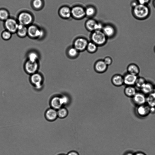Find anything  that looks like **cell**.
Masks as SVG:
<instances>
[{
	"label": "cell",
	"instance_id": "1",
	"mask_svg": "<svg viewBox=\"0 0 155 155\" xmlns=\"http://www.w3.org/2000/svg\"><path fill=\"white\" fill-rule=\"evenodd\" d=\"M132 12L136 18L139 19H144L149 16L150 10L147 5L138 4L133 8Z\"/></svg>",
	"mask_w": 155,
	"mask_h": 155
},
{
	"label": "cell",
	"instance_id": "2",
	"mask_svg": "<svg viewBox=\"0 0 155 155\" xmlns=\"http://www.w3.org/2000/svg\"><path fill=\"white\" fill-rule=\"evenodd\" d=\"M17 20L19 24L28 27L32 24L34 17L30 12L23 11L18 13Z\"/></svg>",
	"mask_w": 155,
	"mask_h": 155
},
{
	"label": "cell",
	"instance_id": "3",
	"mask_svg": "<svg viewBox=\"0 0 155 155\" xmlns=\"http://www.w3.org/2000/svg\"><path fill=\"white\" fill-rule=\"evenodd\" d=\"M91 37V41L97 46L104 45L107 41V38L102 30L93 31Z\"/></svg>",
	"mask_w": 155,
	"mask_h": 155
},
{
	"label": "cell",
	"instance_id": "4",
	"mask_svg": "<svg viewBox=\"0 0 155 155\" xmlns=\"http://www.w3.org/2000/svg\"><path fill=\"white\" fill-rule=\"evenodd\" d=\"M28 35L32 38H41L44 35V30L35 24H31L27 27Z\"/></svg>",
	"mask_w": 155,
	"mask_h": 155
},
{
	"label": "cell",
	"instance_id": "5",
	"mask_svg": "<svg viewBox=\"0 0 155 155\" xmlns=\"http://www.w3.org/2000/svg\"><path fill=\"white\" fill-rule=\"evenodd\" d=\"M18 25L17 19L10 17L3 22V26L5 30L12 34L16 32Z\"/></svg>",
	"mask_w": 155,
	"mask_h": 155
},
{
	"label": "cell",
	"instance_id": "6",
	"mask_svg": "<svg viewBox=\"0 0 155 155\" xmlns=\"http://www.w3.org/2000/svg\"><path fill=\"white\" fill-rule=\"evenodd\" d=\"M71 9V16L75 19H81L86 16L85 9L81 6H75Z\"/></svg>",
	"mask_w": 155,
	"mask_h": 155
},
{
	"label": "cell",
	"instance_id": "7",
	"mask_svg": "<svg viewBox=\"0 0 155 155\" xmlns=\"http://www.w3.org/2000/svg\"><path fill=\"white\" fill-rule=\"evenodd\" d=\"M85 38L79 37L76 39L74 42V46L79 51H82L86 49L88 43Z\"/></svg>",
	"mask_w": 155,
	"mask_h": 155
},
{
	"label": "cell",
	"instance_id": "8",
	"mask_svg": "<svg viewBox=\"0 0 155 155\" xmlns=\"http://www.w3.org/2000/svg\"><path fill=\"white\" fill-rule=\"evenodd\" d=\"M132 98L133 103L137 106L146 103V96L141 92H137Z\"/></svg>",
	"mask_w": 155,
	"mask_h": 155
},
{
	"label": "cell",
	"instance_id": "9",
	"mask_svg": "<svg viewBox=\"0 0 155 155\" xmlns=\"http://www.w3.org/2000/svg\"><path fill=\"white\" fill-rule=\"evenodd\" d=\"M150 107L147 104L137 106L136 112L137 115L141 117H145L150 113Z\"/></svg>",
	"mask_w": 155,
	"mask_h": 155
},
{
	"label": "cell",
	"instance_id": "10",
	"mask_svg": "<svg viewBox=\"0 0 155 155\" xmlns=\"http://www.w3.org/2000/svg\"><path fill=\"white\" fill-rule=\"evenodd\" d=\"M38 64L36 61L28 60L25 64V68L26 72L29 74L35 73L38 69Z\"/></svg>",
	"mask_w": 155,
	"mask_h": 155
},
{
	"label": "cell",
	"instance_id": "11",
	"mask_svg": "<svg viewBox=\"0 0 155 155\" xmlns=\"http://www.w3.org/2000/svg\"><path fill=\"white\" fill-rule=\"evenodd\" d=\"M59 16L64 19H68L71 16V9L68 6H63L58 10Z\"/></svg>",
	"mask_w": 155,
	"mask_h": 155
},
{
	"label": "cell",
	"instance_id": "12",
	"mask_svg": "<svg viewBox=\"0 0 155 155\" xmlns=\"http://www.w3.org/2000/svg\"><path fill=\"white\" fill-rule=\"evenodd\" d=\"M137 77V76L127 73L123 76L124 84L126 86H134Z\"/></svg>",
	"mask_w": 155,
	"mask_h": 155
},
{
	"label": "cell",
	"instance_id": "13",
	"mask_svg": "<svg viewBox=\"0 0 155 155\" xmlns=\"http://www.w3.org/2000/svg\"><path fill=\"white\" fill-rule=\"evenodd\" d=\"M46 119L50 121H53L58 117L57 110L52 108L48 109L45 113Z\"/></svg>",
	"mask_w": 155,
	"mask_h": 155
},
{
	"label": "cell",
	"instance_id": "14",
	"mask_svg": "<svg viewBox=\"0 0 155 155\" xmlns=\"http://www.w3.org/2000/svg\"><path fill=\"white\" fill-rule=\"evenodd\" d=\"M42 79V77L41 75L39 74L36 73L32 74L31 78V82L38 89L40 88L41 87Z\"/></svg>",
	"mask_w": 155,
	"mask_h": 155
},
{
	"label": "cell",
	"instance_id": "15",
	"mask_svg": "<svg viewBox=\"0 0 155 155\" xmlns=\"http://www.w3.org/2000/svg\"><path fill=\"white\" fill-rule=\"evenodd\" d=\"M107 66L103 60H99L95 63L94 69L97 72L102 73L106 71Z\"/></svg>",
	"mask_w": 155,
	"mask_h": 155
},
{
	"label": "cell",
	"instance_id": "16",
	"mask_svg": "<svg viewBox=\"0 0 155 155\" xmlns=\"http://www.w3.org/2000/svg\"><path fill=\"white\" fill-rule=\"evenodd\" d=\"M50 104L52 108L56 110L62 107L63 105L60 97L55 96L52 98L50 102Z\"/></svg>",
	"mask_w": 155,
	"mask_h": 155
},
{
	"label": "cell",
	"instance_id": "17",
	"mask_svg": "<svg viewBox=\"0 0 155 155\" xmlns=\"http://www.w3.org/2000/svg\"><path fill=\"white\" fill-rule=\"evenodd\" d=\"M107 38H111L113 37L115 33L114 28L109 25L104 26L102 30Z\"/></svg>",
	"mask_w": 155,
	"mask_h": 155
},
{
	"label": "cell",
	"instance_id": "18",
	"mask_svg": "<svg viewBox=\"0 0 155 155\" xmlns=\"http://www.w3.org/2000/svg\"><path fill=\"white\" fill-rule=\"evenodd\" d=\"M154 88V87L152 83L147 81L140 90L141 92L145 95H148L152 92Z\"/></svg>",
	"mask_w": 155,
	"mask_h": 155
},
{
	"label": "cell",
	"instance_id": "19",
	"mask_svg": "<svg viewBox=\"0 0 155 155\" xmlns=\"http://www.w3.org/2000/svg\"><path fill=\"white\" fill-rule=\"evenodd\" d=\"M127 73L138 76L140 72V69L138 66L134 63L130 64L127 67Z\"/></svg>",
	"mask_w": 155,
	"mask_h": 155
},
{
	"label": "cell",
	"instance_id": "20",
	"mask_svg": "<svg viewBox=\"0 0 155 155\" xmlns=\"http://www.w3.org/2000/svg\"><path fill=\"white\" fill-rule=\"evenodd\" d=\"M111 81L115 86L119 87L124 84L123 76L119 74H116L113 76Z\"/></svg>",
	"mask_w": 155,
	"mask_h": 155
},
{
	"label": "cell",
	"instance_id": "21",
	"mask_svg": "<svg viewBox=\"0 0 155 155\" xmlns=\"http://www.w3.org/2000/svg\"><path fill=\"white\" fill-rule=\"evenodd\" d=\"M124 93L127 97L132 98L137 92L136 87L134 86H127L125 87Z\"/></svg>",
	"mask_w": 155,
	"mask_h": 155
},
{
	"label": "cell",
	"instance_id": "22",
	"mask_svg": "<svg viewBox=\"0 0 155 155\" xmlns=\"http://www.w3.org/2000/svg\"><path fill=\"white\" fill-rule=\"evenodd\" d=\"M97 22L93 19H89L87 20L85 23V27L88 31L93 32L95 30Z\"/></svg>",
	"mask_w": 155,
	"mask_h": 155
},
{
	"label": "cell",
	"instance_id": "23",
	"mask_svg": "<svg viewBox=\"0 0 155 155\" xmlns=\"http://www.w3.org/2000/svg\"><path fill=\"white\" fill-rule=\"evenodd\" d=\"M20 37L23 38L28 35L27 27L19 24L16 32Z\"/></svg>",
	"mask_w": 155,
	"mask_h": 155
},
{
	"label": "cell",
	"instance_id": "24",
	"mask_svg": "<svg viewBox=\"0 0 155 155\" xmlns=\"http://www.w3.org/2000/svg\"><path fill=\"white\" fill-rule=\"evenodd\" d=\"M44 2L43 0H32L31 2L32 8L35 10H40L43 7Z\"/></svg>",
	"mask_w": 155,
	"mask_h": 155
},
{
	"label": "cell",
	"instance_id": "25",
	"mask_svg": "<svg viewBox=\"0 0 155 155\" xmlns=\"http://www.w3.org/2000/svg\"><path fill=\"white\" fill-rule=\"evenodd\" d=\"M146 103L150 107H155V94L152 92L146 97Z\"/></svg>",
	"mask_w": 155,
	"mask_h": 155
},
{
	"label": "cell",
	"instance_id": "26",
	"mask_svg": "<svg viewBox=\"0 0 155 155\" xmlns=\"http://www.w3.org/2000/svg\"><path fill=\"white\" fill-rule=\"evenodd\" d=\"M10 17L8 10L5 8L0 9V20L4 21Z\"/></svg>",
	"mask_w": 155,
	"mask_h": 155
},
{
	"label": "cell",
	"instance_id": "27",
	"mask_svg": "<svg viewBox=\"0 0 155 155\" xmlns=\"http://www.w3.org/2000/svg\"><path fill=\"white\" fill-rule=\"evenodd\" d=\"M85 9V16L88 17H91L93 16L96 13L95 8L92 6H88Z\"/></svg>",
	"mask_w": 155,
	"mask_h": 155
},
{
	"label": "cell",
	"instance_id": "28",
	"mask_svg": "<svg viewBox=\"0 0 155 155\" xmlns=\"http://www.w3.org/2000/svg\"><path fill=\"white\" fill-rule=\"evenodd\" d=\"M97 49V46L92 41L88 42L86 49L89 53H93L95 52Z\"/></svg>",
	"mask_w": 155,
	"mask_h": 155
},
{
	"label": "cell",
	"instance_id": "29",
	"mask_svg": "<svg viewBox=\"0 0 155 155\" xmlns=\"http://www.w3.org/2000/svg\"><path fill=\"white\" fill-rule=\"evenodd\" d=\"M146 82L147 81L144 78L142 77H138L136 80L134 86L135 87L140 89Z\"/></svg>",
	"mask_w": 155,
	"mask_h": 155
},
{
	"label": "cell",
	"instance_id": "30",
	"mask_svg": "<svg viewBox=\"0 0 155 155\" xmlns=\"http://www.w3.org/2000/svg\"><path fill=\"white\" fill-rule=\"evenodd\" d=\"M79 51L74 47L69 48L67 51L68 56L72 58H75L78 56Z\"/></svg>",
	"mask_w": 155,
	"mask_h": 155
},
{
	"label": "cell",
	"instance_id": "31",
	"mask_svg": "<svg viewBox=\"0 0 155 155\" xmlns=\"http://www.w3.org/2000/svg\"><path fill=\"white\" fill-rule=\"evenodd\" d=\"M57 111L58 117L60 118H64L68 115V111L65 108L62 107L57 110Z\"/></svg>",
	"mask_w": 155,
	"mask_h": 155
},
{
	"label": "cell",
	"instance_id": "32",
	"mask_svg": "<svg viewBox=\"0 0 155 155\" xmlns=\"http://www.w3.org/2000/svg\"><path fill=\"white\" fill-rule=\"evenodd\" d=\"M12 35L11 33L5 29L2 31L1 34L2 38L6 40L9 39L11 38Z\"/></svg>",
	"mask_w": 155,
	"mask_h": 155
},
{
	"label": "cell",
	"instance_id": "33",
	"mask_svg": "<svg viewBox=\"0 0 155 155\" xmlns=\"http://www.w3.org/2000/svg\"><path fill=\"white\" fill-rule=\"evenodd\" d=\"M38 56L37 53L32 52L29 53L28 55V58L29 61H36L38 59Z\"/></svg>",
	"mask_w": 155,
	"mask_h": 155
},
{
	"label": "cell",
	"instance_id": "34",
	"mask_svg": "<svg viewBox=\"0 0 155 155\" xmlns=\"http://www.w3.org/2000/svg\"><path fill=\"white\" fill-rule=\"evenodd\" d=\"M61 101L63 105L67 104L69 102V97L66 95H63L60 97Z\"/></svg>",
	"mask_w": 155,
	"mask_h": 155
},
{
	"label": "cell",
	"instance_id": "35",
	"mask_svg": "<svg viewBox=\"0 0 155 155\" xmlns=\"http://www.w3.org/2000/svg\"><path fill=\"white\" fill-rule=\"evenodd\" d=\"M103 61L107 66L110 65L112 62L111 58L109 57H105Z\"/></svg>",
	"mask_w": 155,
	"mask_h": 155
},
{
	"label": "cell",
	"instance_id": "36",
	"mask_svg": "<svg viewBox=\"0 0 155 155\" xmlns=\"http://www.w3.org/2000/svg\"><path fill=\"white\" fill-rule=\"evenodd\" d=\"M139 4L147 5L150 1V0H137Z\"/></svg>",
	"mask_w": 155,
	"mask_h": 155
},
{
	"label": "cell",
	"instance_id": "37",
	"mask_svg": "<svg viewBox=\"0 0 155 155\" xmlns=\"http://www.w3.org/2000/svg\"><path fill=\"white\" fill-rule=\"evenodd\" d=\"M139 4L137 0H133L130 3V6L133 8Z\"/></svg>",
	"mask_w": 155,
	"mask_h": 155
},
{
	"label": "cell",
	"instance_id": "38",
	"mask_svg": "<svg viewBox=\"0 0 155 155\" xmlns=\"http://www.w3.org/2000/svg\"><path fill=\"white\" fill-rule=\"evenodd\" d=\"M67 155H79V154L77 152L73 151L69 152Z\"/></svg>",
	"mask_w": 155,
	"mask_h": 155
},
{
	"label": "cell",
	"instance_id": "39",
	"mask_svg": "<svg viewBox=\"0 0 155 155\" xmlns=\"http://www.w3.org/2000/svg\"><path fill=\"white\" fill-rule=\"evenodd\" d=\"M150 113L154 114L155 113V107H150Z\"/></svg>",
	"mask_w": 155,
	"mask_h": 155
},
{
	"label": "cell",
	"instance_id": "40",
	"mask_svg": "<svg viewBox=\"0 0 155 155\" xmlns=\"http://www.w3.org/2000/svg\"><path fill=\"white\" fill-rule=\"evenodd\" d=\"M134 155H146L145 153L141 152H138L134 153Z\"/></svg>",
	"mask_w": 155,
	"mask_h": 155
},
{
	"label": "cell",
	"instance_id": "41",
	"mask_svg": "<svg viewBox=\"0 0 155 155\" xmlns=\"http://www.w3.org/2000/svg\"><path fill=\"white\" fill-rule=\"evenodd\" d=\"M124 155H134V153L131 152H128L126 153Z\"/></svg>",
	"mask_w": 155,
	"mask_h": 155
},
{
	"label": "cell",
	"instance_id": "42",
	"mask_svg": "<svg viewBox=\"0 0 155 155\" xmlns=\"http://www.w3.org/2000/svg\"><path fill=\"white\" fill-rule=\"evenodd\" d=\"M152 92L155 94V87H154V89L153 90V91Z\"/></svg>",
	"mask_w": 155,
	"mask_h": 155
},
{
	"label": "cell",
	"instance_id": "43",
	"mask_svg": "<svg viewBox=\"0 0 155 155\" xmlns=\"http://www.w3.org/2000/svg\"><path fill=\"white\" fill-rule=\"evenodd\" d=\"M153 5H154V6L155 7V0H154L153 2Z\"/></svg>",
	"mask_w": 155,
	"mask_h": 155
},
{
	"label": "cell",
	"instance_id": "44",
	"mask_svg": "<svg viewBox=\"0 0 155 155\" xmlns=\"http://www.w3.org/2000/svg\"><path fill=\"white\" fill-rule=\"evenodd\" d=\"M154 51H155V47H154Z\"/></svg>",
	"mask_w": 155,
	"mask_h": 155
},
{
	"label": "cell",
	"instance_id": "45",
	"mask_svg": "<svg viewBox=\"0 0 155 155\" xmlns=\"http://www.w3.org/2000/svg\"></svg>",
	"mask_w": 155,
	"mask_h": 155
}]
</instances>
